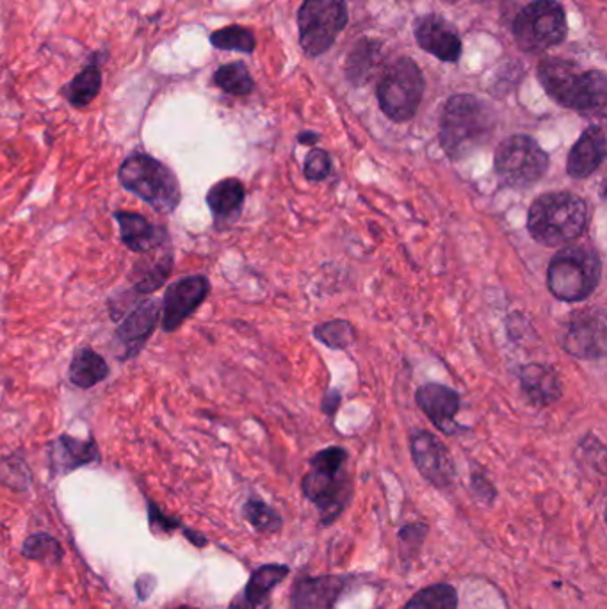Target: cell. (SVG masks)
<instances>
[{"label": "cell", "instance_id": "44dd1931", "mask_svg": "<svg viewBox=\"0 0 607 609\" xmlns=\"http://www.w3.org/2000/svg\"><path fill=\"white\" fill-rule=\"evenodd\" d=\"M173 253L170 248L159 246L156 250L143 253L133 271L134 287L137 293H153L159 289L172 273Z\"/></svg>", "mask_w": 607, "mask_h": 609}, {"label": "cell", "instance_id": "5bb4252c", "mask_svg": "<svg viewBox=\"0 0 607 609\" xmlns=\"http://www.w3.org/2000/svg\"><path fill=\"white\" fill-rule=\"evenodd\" d=\"M417 405L431 423L446 435H456L463 426L456 423V413L460 412V396L456 390L441 384L422 385L417 390Z\"/></svg>", "mask_w": 607, "mask_h": 609}, {"label": "cell", "instance_id": "277c9868", "mask_svg": "<svg viewBox=\"0 0 607 609\" xmlns=\"http://www.w3.org/2000/svg\"><path fill=\"white\" fill-rule=\"evenodd\" d=\"M538 77L550 99L563 108L597 111L606 105L607 79L598 70L581 72L570 61L545 60L540 64Z\"/></svg>", "mask_w": 607, "mask_h": 609}, {"label": "cell", "instance_id": "5b68a950", "mask_svg": "<svg viewBox=\"0 0 607 609\" xmlns=\"http://www.w3.org/2000/svg\"><path fill=\"white\" fill-rule=\"evenodd\" d=\"M603 276V261L592 246H568L558 251L547 270V287L554 298L579 303L593 295Z\"/></svg>", "mask_w": 607, "mask_h": 609}, {"label": "cell", "instance_id": "7402d4cb", "mask_svg": "<svg viewBox=\"0 0 607 609\" xmlns=\"http://www.w3.org/2000/svg\"><path fill=\"white\" fill-rule=\"evenodd\" d=\"M520 385H522L525 398L533 405H540V407L558 401L563 394L561 382H559L556 373L553 369L545 368L542 364H529L522 368Z\"/></svg>", "mask_w": 607, "mask_h": 609}, {"label": "cell", "instance_id": "9c48e42d", "mask_svg": "<svg viewBox=\"0 0 607 609\" xmlns=\"http://www.w3.org/2000/svg\"><path fill=\"white\" fill-rule=\"evenodd\" d=\"M348 24V8L344 0H305L299 10V40L305 54L321 55Z\"/></svg>", "mask_w": 607, "mask_h": 609}, {"label": "cell", "instance_id": "603a6c76", "mask_svg": "<svg viewBox=\"0 0 607 609\" xmlns=\"http://www.w3.org/2000/svg\"><path fill=\"white\" fill-rule=\"evenodd\" d=\"M245 186L239 178H225L211 187L207 203L215 222H234L245 203Z\"/></svg>", "mask_w": 607, "mask_h": 609}, {"label": "cell", "instance_id": "d6a6232c", "mask_svg": "<svg viewBox=\"0 0 607 609\" xmlns=\"http://www.w3.org/2000/svg\"><path fill=\"white\" fill-rule=\"evenodd\" d=\"M246 521L260 533H274L282 526V519L273 508L262 501H248L245 507Z\"/></svg>", "mask_w": 607, "mask_h": 609}, {"label": "cell", "instance_id": "f1b7e54d", "mask_svg": "<svg viewBox=\"0 0 607 609\" xmlns=\"http://www.w3.org/2000/svg\"><path fill=\"white\" fill-rule=\"evenodd\" d=\"M377 49H380L377 44L363 40L362 44L358 45L357 49L352 50L348 58V70H346L349 80H352L358 86V84L369 79L372 64L376 60Z\"/></svg>", "mask_w": 607, "mask_h": 609}, {"label": "cell", "instance_id": "836d02e7", "mask_svg": "<svg viewBox=\"0 0 607 609\" xmlns=\"http://www.w3.org/2000/svg\"><path fill=\"white\" fill-rule=\"evenodd\" d=\"M330 170H332V159L329 153L319 148H313L312 152L307 156V163H305V177L319 183L323 178L329 177Z\"/></svg>", "mask_w": 607, "mask_h": 609}, {"label": "cell", "instance_id": "d6986e66", "mask_svg": "<svg viewBox=\"0 0 607 609\" xmlns=\"http://www.w3.org/2000/svg\"><path fill=\"white\" fill-rule=\"evenodd\" d=\"M157 323H159L157 301L148 300L137 304L116 332L117 340L127 349L125 357H136L145 348V343L150 339Z\"/></svg>", "mask_w": 607, "mask_h": 609}, {"label": "cell", "instance_id": "74e56055", "mask_svg": "<svg viewBox=\"0 0 607 609\" xmlns=\"http://www.w3.org/2000/svg\"><path fill=\"white\" fill-rule=\"evenodd\" d=\"M178 609H195V608H187V606H184V608H178Z\"/></svg>", "mask_w": 607, "mask_h": 609}, {"label": "cell", "instance_id": "d590c367", "mask_svg": "<svg viewBox=\"0 0 607 609\" xmlns=\"http://www.w3.org/2000/svg\"><path fill=\"white\" fill-rule=\"evenodd\" d=\"M338 403H340V396H338V393H330L329 396L323 399L324 412L329 413V415H332V413L337 410Z\"/></svg>", "mask_w": 607, "mask_h": 609}, {"label": "cell", "instance_id": "8d00e7d4", "mask_svg": "<svg viewBox=\"0 0 607 609\" xmlns=\"http://www.w3.org/2000/svg\"><path fill=\"white\" fill-rule=\"evenodd\" d=\"M298 139L304 145H315L319 141V136L315 133H301Z\"/></svg>", "mask_w": 607, "mask_h": 609}, {"label": "cell", "instance_id": "ba28073f", "mask_svg": "<svg viewBox=\"0 0 607 609\" xmlns=\"http://www.w3.org/2000/svg\"><path fill=\"white\" fill-rule=\"evenodd\" d=\"M424 95L421 70L407 58L397 60L377 84V102L392 122L413 119Z\"/></svg>", "mask_w": 607, "mask_h": 609}, {"label": "cell", "instance_id": "d4e9b609", "mask_svg": "<svg viewBox=\"0 0 607 609\" xmlns=\"http://www.w3.org/2000/svg\"><path fill=\"white\" fill-rule=\"evenodd\" d=\"M109 376V365L102 355L91 348L78 349L70 364V380L78 388H91Z\"/></svg>", "mask_w": 607, "mask_h": 609}, {"label": "cell", "instance_id": "9a60e30c", "mask_svg": "<svg viewBox=\"0 0 607 609\" xmlns=\"http://www.w3.org/2000/svg\"><path fill=\"white\" fill-rule=\"evenodd\" d=\"M346 581L340 575L301 577L294 585L290 605L293 609H333L348 585Z\"/></svg>", "mask_w": 607, "mask_h": 609}, {"label": "cell", "instance_id": "e575fe53", "mask_svg": "<svg viewBox=\"0 0 607 609\" xmlns=\"http://www.w3.org/2000/svg\"><path fill=\"white\" fill-rule=\"evenodd\" d=\"M472 488H474L475 496L483 501L492 502L495 497V488L480 474H474V477H472Z\"/></svg>", "mask_w": 607, "mask_h": 609}, {"label": "cell", "instance_id": "ffe728a7", "mask_svg": "<svg viewBox=\"0 0 607 609\" xmlns=\"http://www.w3.org/2000/svg\"><path fill=\"white\" fill-rule=\"evenodd\" d=\"M114 217L120 225L123 245L127 246L128 250L136 251V253H148L168 243L166 232L152 225L141 214L117 211Z\"/></svg>", "mask_w": 607, "mask_h": 609}, {"label": "cell", "instance_id": "8992f818", "mask_svg": "<svg viewBox=\"0 0 607 609\" xmlns=\"http://www.w3.org/2000/svg\"><path fill=\"white\" fill-rule=\"evenodd\" d=\"M120 183L152 207L153 211L168 214L181 203V184L175 173L148 153H133L120 167Z\"/></svg>", "mask_w": 607, "mask_h": 609}, {"label": "cell", "instance_id": "4dcf8cb0", "mask_svg": "<svg viewBox=\"0 0 607 609\" xmlns=\"http://www.w3.org/2000/svg\"><path fill=\"white\" fill-rule=\"evenodd\" d=\"M315 337L333 349H346L355 343V330L348 321L335 320L315 328Z\"/></svg>", "mask_w": 607, "mask_h": 609}, {"label": "cell", "instance_id": "cb8c5ba5", "mask_svg": "<svg viewBox=\"0 0 607 609\" xmlns=\"http://www.w3.org/2000/svg\"><path fill=\"white\" fill-rule=\"evenodd\" d=\"M97 446L91 440H77V438L63 437L58 438V443L52 447V468L55 472L75 471L80 465L91 463L97 460Z\"/></svg>", "mask_w": 607, "mask_h": 609}, {"label": "cell", "instance_id": "e0dca14e", "mask_svg": "<svg viewBox=\"0 0 607 609\" xmlns=\"http://www.w3.org/2000/svg\"><path fill=\"white\" fill-rule=\"evenodd\" d=\"M287 566H264L255 570L248 585L235 595L228 609H270L273 589L289 575Z\"/></svg>", "mask_w": 607, "mask_h": 609}, {"label": "cell", "instance_id": "4fadbf2b", "mask_svg": "<svg viewBox=\"0 0 607 609\" xmlns=\"http://www.w3.org/2000/svg\"><path fill=\"white\" fill-rule=\"evenodd\" d=\"M410 449L416 468L431 485L438 488L453 485L456 477L455 462L447 447L433 433L416 430L410 435Z\"/></svg>", "mask_w": 607, "mask_h": 609}, {"label": "cell", "instance_id": "4316f807", "mask_svg": "<svg viewBox=\"0 0 607 609\" xmlns=\"http://www.w3.org/2000/svg\"><path fill=\"white\" fill-rule=\"evenodd\" d=\"M214 83L225 94L235 95V97H246L253 89V80H251L250 74H248V70H246L243 63H231L221 66L215 72Z\"/></svg>", "mask_w": 607, "mask_h": 609}, {"label": "cell", "instance_id": "7a4b0ae2", "mask_svg": "<svg viewBox=\"0 0 607 609\" xmlns=\"http://www.w3.org/2000/svg\"><path fill=\"white\" fill-rule=\"evenodd\" d=\"M494 130V111L483 100L470 95H456L444 108L441 145L447 158L463 159L488 141Z\"/></svg>", "mask_w": 607, "mask_h": 609}, {"label": "cell", "instance_id": "f546056e", "mask_svg": "<svg viewBox=\"0 0 607 609\" xmlns=\"http://www.w3.org/2000/svg\"><path fill=\"white\" fill-rule=\"evenodd\" d=\"M212 45L221 50H239L245 54H251L255 50V36L250 29L240 25H231L225 29L215 30L211 36Z\"/></svg>", "mask_w": 607, "mask_h": 609}, {"label": "cell", "instance_id": "30bf717a", "mask_svg": "<svg viewBox=\"0 0 607 609\" xmlns=\"http://www.w3.org/2000/svg\"><path fill=\"white\" fill-rule=\"evenodd\" d=\"M548 170V156L529 136H511L495 152V172L511 187H529L538 183Z\"/></svg>", "mask_w": 607, "mask_h": 609}, {"label": "cell", "instance_id": "484cf974", "mask_svg": "<svg viewBox=\"0 0 607 609\" xmlns=\"http://www.w3.org/2000/svg\"><path fill=\"white\" fill-rule=\"evenodd\" d=\"M458 594L455 586L433 585L417 592L405 609H456Z\"/></svg>", "mask_w": 607, "mask_h": 609}, {"label": "cell", "instance_id": "8fae6325", "mask_svg": "<svg viewBox=\"0 0 607 609\" xmlns=\"http://www.w3.org/2000/svg\"><path fill=\"white\" fill-rule=\"evenodd\" d=\"M563 348L575 359H603L606 355L604 309H584L573 312L565 328Z\"/></svg>", "mask_w": 607, "mask_h": 609}, {"label": "cell", "instance_id": "2e32d148", "mask_svg": "<svg viewBox=\"0 0 607 609\" xmlns=\"http://www.w3.org/2000/svg\"><path fill=\"white\" fill-rule=\"evenodd\" d=\"M416 38L422 50L441 61H458L461 55L460 36L444 18L428 15L416 25Z\"/></svg>", "mask_w": 607, "mask_h": 609}, {"label": "cell", "instance_id": "1f68e13d", "mask_svg": "<svg viewBox=\"0 0 607 609\" xmlns=\"http://www.w3.org/2000/svg\"><path fill=\"white\" fill-rule=\"evenodd\" d=\"M24 555L33 560L49 561V563H58L63 556V549L59 546L58 540L52 536L38 533L27 538L24 544Z\"/></svg>", "mask_w": 607, "mask_h": 609}, {"label": "cell", "instance_id": "3957f363", "mask_svg": "<svg viewBox=\"0 0 607 609\" xmlns=\"http://www.w3.org/2000/svg\"><path fill=\"white\" fill-rule=\"evenodd\" d=\"M348 451L332 446L310 460V471L304 477L307 499L318 507L323 524H332L351 499V480L346 472Z\"/></svg>", "mask_w": 607, "mask_h": 609}, {"label": "cell", "instance_id": "ac0fdd59", "mask_svg": "<svg viewBox=\"0 0 607 609\" xmlns=\"http://www.w3.org/2000/svg\"><path fill=\"white\" fill-rule=\"evenodd\" d=\"M606 159V134L604 128L592 125L573 145L568 153L567 172L573 178H586L597 172Z\"/></svg>", "mask_w": 607, "mask_h": 609}, {"label": "cell", "instance_id": "83f0119b", "mask_svg": "<svg viewBox=\"0 0 607 609\" xmlns=\"http://www.w3.org/2000/svg\"><path fill=\"white\" fill-rule=\"evenodd\" d=\"M102 88V77L95 69H86L70 84L69 99L75 108H84L97 99Z\"/></svg>", "mask_w": 607, "mask_h": 609}, {"label": "cell", "instance_id": "52a82bcc", "mask_svg": "<svg viewBox=\"0 0 607 609\" xmlns=\"http://www.w3.org/2000/svg\"><path fill=\"white\" fill-rule=\"evenodd\" d=\"M567 16L556 0H536L522 10L515 21L517 45L528 54H540L567 38Z\"/></svg>", "mask_w": 607, "mask_h": 609}, {"label": "cell", "instance_id": "6da1fadb", "mask_svg": "<svg viewBox=\"0 0 607 609\" xmlns=\"http://www.w3.org/2000/svg\"><path fill=\"white\" fill-rule=\"evenodd\" d=\"M590 223L586 200L573 192H547L529 209L528 231L540 245L558 248L583 236Z\"/></svg>", "mask_w": 607, "mask_h": 609}, {"label": "cell", "instance_id": "7c38bea8", "mask_svg": "<svg viewBox=\"0 0 607 609\" xmlns=\"http://www.w3.org/2000/svg\"><path fill=\"white\" fill-rule=\"evenodd\" d=\"M211 293V282L195 275L173 282L162 300V328L175 332L189 320Z\"/></svg>", "mask_w": 607, "mask_h": 609}]
</instances>
